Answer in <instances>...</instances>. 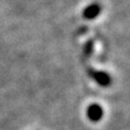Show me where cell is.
<instances>
[{
  "instance_id": "6da1fadb",
  "label": "cell",
  "mask_w": 130,
  "mask_h": 130,
  "mask_svg": "<svg viewBox=\"0 0 130 130\" xmlns=\"http://www.w3.org/2000/svg\"><path fill=\"white\" fill-rule=\"evenodd\" d=\"M87 114H88V117L90 120L98 121L102 118L103 111H102V108H101V106H99V105H96V104H93L91 106H89Z\"/></svg>"
},
{
  "instance_id": "7a4b0ae2",
  "label": "cell",
  "mask_w": 130,
  "mask_h": 130,
  "mask_svg": "<svg viewBox=\"0 0 130 130\" xmlns=\"http://www.w3.org/2000/svg\"><path fill=\"white\" fill-rule=\"evenodd\" d=\"M99 12H100V8L98 7V6H91V7H89L88 9L85 11V18L86 19H93V18H95V16L99 14Z\"/></svg>"
}]
</instances>
